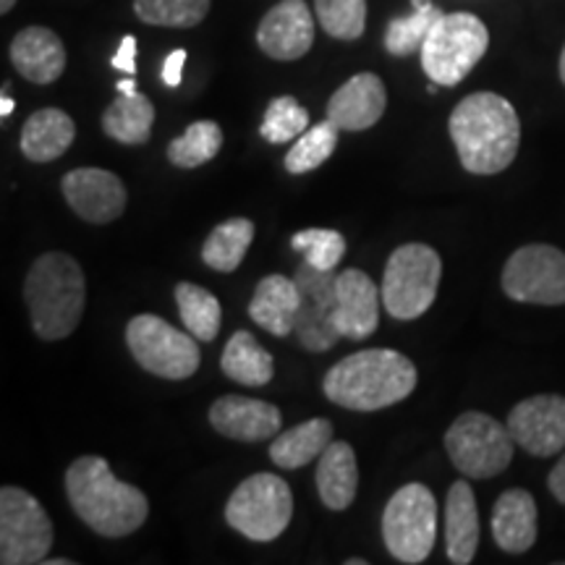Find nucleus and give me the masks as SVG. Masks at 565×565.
Returning a JSON list of instances; mask_svg holds the SVG:
<instances>
[{"label":"nucleus","instance_id":"nucleus-26","mask_svg":"<svg viewBox=\"0 0 565 565\" xmlns=\"http://www.w3.org/2000/svg\"><path fill=\"white\" fill-rule=\"evenodd\" d=\"M330 443H333V422L317 416V419L303 422L299 427L275 437L270 445V458L280 469L294 471L320 458Z\"/></svg>","mask_w":565,"mask_h":565},{"label":"nucleus","instance_id":"nucleus-30","mask_svg":"<svg viewBox=\"0 0 565 565\" xmlns=\"http://www.w3.org/2000/svg\"><path fill=\"white\" fill-rule=\"evenodd\" d=\"M175 303H179V315L183 324H186V330L196 338V341H215L217 330H221L223 309L221 301H217L207 288L194 286V282H179V286H175Z\"/></svg>","mask_w":565,"mask_h":565},{"label":"nucleus","instance_id":"nucleus-20","mask_svg":"<svg viewBox=\"0 0 565 565\" xmlns=\"http://www.w3.org/2000/svg\"><path fill=\"white\" fill-rule=\"evenodd\" d=\"M13 68L32 84H53L66 71V45L47 26H26L11 40Z\"/></svg>","mask_w":565,"mask_h":565},{"label":"nucleus","instance_id":"nucleus-17","mask_svg":"<svg viewBox=\"0 0 565 565\" xmlns=\"http://www.w3.org/2000/svg\"><path fill=\"white\" fill-rule=\"evenodd\" d=\"M335 296V322L341 335L349 341H366L374 335L380 324V307H383V291L377 288V282L366 273L351 267V270L338 275Z\"/></svg>","mask_w":565,"mask_h":565},{"label":"nucleus","instance_id":"nucleus-8","mask_svg":"<svg viewBox=\"0 0 565 565\" xmlns=\"http://www.w3.org/2000/svg\"><path fill=\"white\" fill-rule=\"evenodd\" d=\"M294 515V492L280 477L252 475L225 503V521L252 542H273L286 532Z\"/></svg>","mask_w":565,"mask_h":565},{"label":"nucleus","instance_id":"nucleus-25","mask_svg":"<svg viewBox=\"0 0 565 565\" xmlns=\"http://www.w3.org/2000/svg\"><path fill=\"white\" fill-rule=\"evenodd\" d=\"M359 490V463L349 443H330L317 466V492L324 508L345 511Z\"/></svg>","mask_w":565,"mask_h":565},{"label":"nucleus","instance_id":"nucleus-44","mask_svg":"<svg viewBox=\"0 0 565 565\" xmlns=\"http://www.w3.org/2000/svg\"><path fill=\"white\" fill-rule=\"evenodd\" d=\"M557 71H561V82L565 84V45H563V53H561V63H557Z\"/></svg>","mask_w":565,"mask_h":565},{"label":"nucleus","instance_id":"nucleus-14","mask_svg":"<svg viewBox=\"0 0 565 565\" xmlns=\"http://www.w3.org/2000/svg\"><path fill=\"white\" fill-rule=\"evenodd\" d=\"M515 445L529 456L550 458L565 450V395L542 393L521 401L508 414Z\"/></svg>","mask_w":565,"mask_h":565},{"label":"nucleus","instance_id":"nucleus-13","mask_svg":"<svg viewBox=\"0 0 565 565\" xmlns=\"http://www.w3.org/2000/svg\"><path fill=\"white\" fill-rule=\"evenodd\" d=\"M294 280L299 282L301 303L299 315H296L294 333L307 351L322 353L330 351L341 341V330H338L335 312H338V296H335V270H317L309 263H303L296 270Z\"/></svg>","mask_w":565,"mask_h":565},{"label":"nucleus","instance_id":"nucleus-3","mask_svg":"<svg viewBox=\"0 0 565 565\" xmlns=\"http://www.w3.org/2000/svg\"><path fill=\"white\" fill-rule=\"evenodd\" d=\"M416 366L393 349H366L345 356L324 374L322 391L351 412H380L414 393Z\"/></svg>","mask_w":565,"mask_h":565},{"label":"nucleus","instance_id":"nucleus-7","mask_svg":"<svg viewBox=\"0 0 565 565\" xmlns=\"http://www.w3.org/2000/svg\"><path fill=\"white\" fill-rule=\"evenodd\" d=\"M513 435L484 412H466L445 433V450L456 471L471 479L503 475L513 461Z\"/></svg>","mask_w":565,"mask_h":565},{"label":"nucleus","instance_id":"nucleus-37","mask_svg":"<svg viewBox=\"0 0 565 565\" xmlns=\"http://www.w3.org/2000/svg\"><path fill=\"white\" fill-rule=\"evenodd\" d=\"M291 246L317 270H335L345 257V238L330 228H307L294 233Z\"/></svg>","mask_w":565,"mask_h":565},{"label":"nucleus","instance_id":"nucleus-23","mask_svg":"<svg viewBox=\"0 0 565 565\" xmlns=\"http://www.w3.org/2000/svg\"><path fill=\"white\" fill-rule=\"evenodd\" d=\"M299 303V282L282 278V275H267V278L257 282V291H254L249 301V317L270 335L286 338L296 328Z\"/></svg>","mask_w":565,"mask_h":565},{"label":"nucleus","instance_id":"nucleus-15","mask_svg":"<svg viewBox=\"0 0 565 565\" xmlns=\"http://www.w3.org/2000/svg\"><path fill=\"white\" fill-rule=\"evenodd\" d=\"M61 192L82 221L97 225L121 217L129 200L124 181L103 168H76L66 173L61 181Z\"/></svg>","mask_w":565,"mask_h":565},{"label":"nucleus","instance_id":"nucleus-4","mask_svg":"<svg viewBox=\"0 0 565 565\" xmlns=\"http://www.w3.org/2000/svg\"><path fill=\"white\" fill-rule=\"evenodd\" d=\"M24 301L34 333L42 341L68 338L79 324L87 303V280L79 263L66 252L42 254L26 273Z\"/></svg>","mask_w":565,"mask_h":565},{"label":"nucleus","instance_id":"nucleus-33","mask_svg":"<svg viewBox=\"0 0 565 565\" xmlns=\"http://www.w3.org/2000/svg\"><path fill=\"white\" fill-rule=\"evenodd\" d=\"M212 0H134V13L150 26L192 30L207 17Z\"/></svg>","mask_w":565,"mask_h":565},{"label":"nucleus","instance_id":"nucleus-43","mask_svg":"<svg viewBox=\"0 0 565 565\" xmlns=\"http://www.w3.org/2000/svg\"><path fill=\"white\" fill-rule=\"evenodd\" d=\"M13 6H17V0H0V13H9Z\"/></svg>","mask_w":565,"mask_h":565},{"label":"nucleus","instance_id":"nucleus-18","mask_svg":"<svg viewBox=\"0 0 565 565\" xmlns=\"http://www.w3.org/2000/svg\"><path fill=\"white\" fill-rule=\"evenodd\" d=\"M210 424L215 433L238 443H263L280 433L278 406L246 395H223L210 406Z\"/></svg>","mask_w":565,"mask_h":565},{"label":"nucleus","instance_id":"nucleus-36","mask_svg":"<svg viewBox=\"0 0 565 565\" xmlns=\"http://www.w3.org/2000/svg\"><path fill=\"white\" fill-rule=\"evenodd\" d=\"M309 129V113L299 100L291 95H280L267 105L265 121L259 126V134L270 145H282V141L299 139Z\"/></svg>","mask_w":565,"mask_h":565},{"label":"nucleus","instance_id":"nucleus-27","mask_svg":"<svg viewBox=\"0 0 565 565\" xmlns=\"http://www.w3.org/2000/svg\"><path fill=\"white\" fill-rule=\"evenodd\" d=\"M221 366L225 377L246 387H263L273 383L275 377L270 351H265L249 330H238V333L231 335V341L225 343Z\"/></svg>","mask_w":565,"mask_h":565},{"label":"nucleus","instance_id":"nucleus-19","mask_svg":"<svg viewBox=\"0 0 565 565\" xmlns=\"http://www.w3.org/2000/svg\"><path fill=\"white\" fill-rule=\"evenodd\" d=\"M387 108V89L377 74L351 76L328 103V121H333L341 131H366L372 129Z\"/></svg>","mask_w":565,"mask_h":565},{"label":"nucleus","instance_id":"nucleus-16","mask_svg":"<svg viewBox=\"0 0 565 565\" xmlns=\"http://www.w3.org/2000/svg\"><path fill=\"white\" fill-rule=\"evenodd\" d=\"M257 45L273 61H299L315 45V17L303 0H280L257 26Z\"/></svg>","mask_w":565,"mask_h":565},{"label":"nucleus","instance_id":"nucleus-42","mask_svg":"<svg viewBox=\"0 0 565 565\" xmlns=\"http://www.w3.org/2000/svg\"><path fill=\"white\" fill-rule=\"evenodd\" d=\"M118 92H124V95H134V92H139L137 89V82H134V79L118 82Z\"/></svg>","mask_w":565,"mask_h":565},{"label":"nucleus","instance_id":"nucleus-46","mask_svg":"<svg viewBox=\"0 0 565 565\" xmlns=\"http://www.w3.org/2000/svg\"><path fill=\"white\" fill-rule=\"evenodd\" d=\"M349 565H366V561H359L356 557V561H349Z\"/></svg>","mask_w":565,"mask_h":565},{"label":"nucleus","instance_id":"nucleus-5","mask_svg":"<svg viewBox=\"0 0 565 565\" xmlns=\"http://www.w3.org/2000/svg\"><path fill=\"white\" fill-rule=\"evenodd\" d=\"M490 47V32L475 13H443L422 45V68L435 87H456Z\"/></svg>","mask_w":565,"mask_h":565},{"label":"nucleus","instance_id":"nucleus-6","mask_svg":"<svg viewBox=\"0 0 565 565\" xmlns=\"http://www.w3.org/2000/svg\"><path fill=\"white\" fill-rule=\"evenodd\" d=\"M443 278V259L427 244H404L391 254L383 275V307L395 320H416L433 307Z\"/></svg>","mask_w":565,"mask_h":565},{"label":"nucleus","instance_id":"nucleus-41","mask_svg":"<svg viewBox=\"0 0 565 565\" xmlns=\"http://www.w3.org/2000/svg\"><path fill=\"white\" fill-rule=\"evenodd\" d=\"M13 108H17V103H13L11 97H9V84H6L3 95H0V118H9L11 113H13Z\"/></svg>","mask_w":565,"mask_h":565},{"label":"nucleus","instance_id":"nucleus-24","mask_svg":"<svg viewBox=\"0 0 565 565\" xmlns=\"http://www.w3.org/2000/svg\"><path fill=\"white\" fill-rule=\"evenodd\" d=\"M76 124L66 110L42 108L32 113L21 129V154L32 162H53L74 145Z\"/></svg>","mask_w":565,"mask_h":565},{"label":"nucleus","instance_id":"nucleus-9","mask_svg":"<svg viewBox=\"0 0 565 565\" xmlns=\"http://www.w3.org/2000/svg\"><path fill=\"white\" fill-rule=\"evenodd\" d=\"M383 540L395 561L408 565L427 561L437 540V500L429 487L412 482L387 500Z\"/></svg>","mask_w":565,"mask_h":565},{"label":"nucleus","instance_id":"nucleus-28","mask_svg":"<svg viewBox=\"0 0 565 565\" xmlns=\"http://www.w3.org/2000/svg\"><path fill=\"white\" fill-rule=\"evenodd\" d=\"M154 105L141 92L118 95L103 113L105 137L121 141V145H145L152 137Z\"/></svg>","mask_w":565,"mask_h":565},{"label":"nucleus","instance_id":"nucleus-12","mask_svg":"<svg viewBox=\"0 0 565 565\" xmlns=\"http://www.w3.org/2000/svg\"><path fill=\"white\" fill-rule=\"evenodd\" d=\"M503 291L519 303L563 307L565 252L550 244H526L515 249L503 267Z\"/></svg>","mask_w":565,"mask_h":565},{"label":"nucleus","instance_id":"nucleus-34","mask_svg":"<svg viewBox=\"0 0 565 565\" xmlns=\"http://www.w3.org/2000/svg\"><path fill=\"white\" fill-rule=\"evenodd\" d=\"M338 134L341 129L333 121H322L312 126L296 139L291 152L286 154V171L291 175H303L315 168H320L324 160H330V154L338 147Z\"/></svg>","mask_w":565,"mask_h":565},{"label":"nucleus","instance_id":"nucleus-10","mask_svg":"<svg viewBox=\"0 0 565 565\" xmlns=\"http://www.w3.org/2000/svg\"><path fill=\"white\" fill-rule=\"evenodd\" d=\"M126 345L141 370L162 380H186L200 370L202 353L192 333H181L158 315H137L126 324Z\"/></svg>","mask_w":565,"mask_h":565},{"label":"nucleus","instance_id":"nucleus-38","mask_svg":"<svg viewBox=\"0 0 565 565\" xmlns=\"http://www.w3.org/2000/svg\"><path fill=\"white\" fill-rule=\"evenodd\" d=\"M113 68L124 71V74H137V38L126 34L118 45L116 55H113Z\"/></svg>","mask_w":565,"mask_h":565},{"label":"nucleus","instance_id":"nucleus-39","mask_svg":"<svg viewBox=\"0 0 565 565\" xmlns=\"http://www.w3.org/2000/svg\"><path fill=\"white\" fill-rule=\"evenodd\" d=\"M183 63H186V51L183 47L168 55L166 63H162V84L166 87H179L183 79Z\"/></svg>","mask_w":565,"mask_h":565},{"label":"nucleus","instance_id":"nucleus-11","mask_svg":"<svg viewBox=\"0 0 565 565\" xmlns=\"http://www.w3.org/2000/svg\"><path fill=\"white\" fill-rule=\"evenodd\" d=\"M53 536V524L38 498L11 484L0 490V563H45Z\"/></svg>","mask_w":565,"mask_h":565},{"label":"nucleus","instance_id":"nucleus-2","mask_svg":"<svg viewBox=\"0 0 565 565\" xmlns=\"http://www.w3.org/2000/svg\"><path fill=\"white\" fill-rule=\"evenodd\" d=\"M66 494L74 513L100 536H129L150 515L147 494L116 479L100 456H82L68 466Z\"/></svg>","mask_w":565,"mask_h":565},{"label":"nucleus","instance_id":"nucleus-31","mask_svg":"<svg viewBox=\"0 0 565 565\" xmlns=\"http://www.w3.org/2000/svg\"><path fill=\"white\" fill-rule=\"evenodd\" d=\"M221 126L215 121H196L189 126L181 137H175L171 145H168V160H171L175 168L192 171V168H200L204 162L215 158V154L221 152Z\"/></svg>","mask_w":565,"mask_h":565},{"label":"nucleus","instance_id":"nucleus-40","mask_svg":"<svg viewBox=\"0 0 565 565\" xmlns=\"http://www.w3.org/2000/svg\"><path fill=\"white\" fill-rule=\"evenodd\" d=\"M547 487H550V492H553V498L557 500V503L565 505V454L561 456V461L555 463V469L550 471Z\"/></svg>","mask_w":565,"mask_h":565},{"label":"nucleus","instance_id":"nucleus-32","mask_svg":"<svg viewBox=\"0 0 565 565\" xmlns=\"http://www.w3.org/2000/svg\"><path fill=\"white\" fill-rule=\"evenodd\" d=\"M443 17V9L435 3L419 6L408 17H398L387 24L385 30V51L395 55V58H406V55L419 53L427 34L433 32L435 21Z\"/></svg>","mask_w":565,"mask_h":565},{"label":"nucleus","instance_id":"nucleus-35","mask_svg":"<svg viewBox=\"0 0 565 565\" xmlns=\"http://www.w3.org/2000/svg\"><path fill=\"white\" fill-rule=\"evenodd\" d=\"M315 17L330 38L353 42L364 34L366 0H315Z\"/></svg>","mask_w":565,"mask_h":565},{"label":"nucleus","instance_id":"nucleus-21","mask_svg":"<svg viewBox=\"0 0 565 565\" xmlns=\"http://www.w3.org/2000/svg\"><path fill=\"white\" fill-rule=\"evenodd\" d=\"M492 536L503 553H529L536 542V503L532 492L505 490L492 508Z\"/></svg>","mask_w":565,"mask_h":565},{"label":"nucleus","instance_id":"nucleus-29","mask_svg":"<svg viewBox=\"0 0 565 565\" xmlns=\"http://www.w3.org/2000/svg\"><path fill=\"white\" fill-rule=\"evenodd\" d=\"M254 242V223L249 217H231L210 233L202 246V263L217 273H233L244 263Z\"/></svg>","mask_w":565,"mask_h":565},{"label":"nucleus","instance_id":"nucleus-1","mask_svg":"<svg viewBox=\"0 0 565 565\" xmlns=\"http://www.w3.org/2000/svg\"><path fill=\"white\" fill-rule=\"evenodd\" d=\"M448 131L463 171L475 175L503 173L519 154V113L494 92H475L463 97L450 113Z\"/></svg>","mask_w":565,"mask_h":565},{"label":"nucleus","instance_id":"nucleus-22","mask_svg":"<svg viewBox=\"0 0 565 565\" xmlns=\"http://www.w3.org/2000/svg\"><path fill=\"white\" fill-rule=\"evenodd\" d=\"M445 550L456 565H469L479 550L477 498L463 479L450 484L445 494Z\"/></svg>","mask_w":565,"mask_h":565},{"label":"nucleus","instance_id":"nucleus-45","mask_svg":"<svg viewBox=\"0 0 565 565\" xmlns=\"http://www.w3.org/2000/svg\"><path fill=\"white\" fill-rule=\"evenodd\" d=\"M414 3V9H419V6H427V3H433V0H412Z\"/></svg>","mask_w":565,"mask_h":565}]
</instances>
